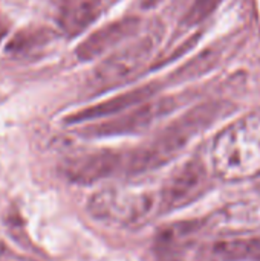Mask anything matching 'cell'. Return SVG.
Instances as JSON below:
<instances>
[{"label": "cell", "instance_id": "7c38bea8", "mask_svg": "<svg viewBox=\"0 0 260 261\" xmlns=\"http://www.w3.org/2000/svg\"><path fill=\"white\" fill-rule=\"evenodd\" d=\"M221 54H222L221 47H208V49L202 50L195 58H192L187 64H184L178 70H175L172 75V81L184 83V81H190V80H195V78L204 75L205 72L211 70L219 63Z\"/></svg>", "mask_w": 260, "mask_h": 261}, {"label": "cell", "instance_id": "8992f818", "mask_svg": "<svg viewBox=\"0 0 260 261\" xmlns=\"http://www.w3.org/2000/svg\"><path fill=\"white\" fill-rule=\"evenodd\" d=\"M208 187V173L199 159L179 167L159 191V213L184 208L199 199Z\"/></svg>", "mask_w": 260, "mask_h": 261}, {"label": "cell", "instance_id": "2e32d148", "mask_svg": "<svg viewBox=\"0 0 260 261\" xmlns=\"http://www.w3.org/2000/svg\"><path fill=\"white\" fill-rule=\"evenodd\" d=\"M161 0H144V6L146 8H152V6H155V5H158Z\"/></svg>", "mask_w": 260, "mask_h": 261}, {"label": "cell", "instance_id": "30bf717a", "mask_svg": "<svg viewBox=\"0 0 260 261\" xmlns=\"http://www.w3.org/2000/svg\"><path fill=\"white\" fill-rule=\"evenodd\" d=\"M103 0H61L58 5V24L67 37L86 31L103 11Z\"/></svg>", "mask_w": 260, "mask_h": 261}, {"label": "cell", "instance_id": "9a60e30c", "mask_svg": "<svg viewBox=\"0 0 260 261\" xmlns=\"http://www.w3.org/2000/svg\"><path fill=\"white\" fill-rule=\"evenodd\" d=\"M198 41H199V34L192 35L190 38L184 40L178 47H175L172 52H169V54H166V55H162V57L156 58V60H155V63H153V66H152L150 69H158V67H162V66H166V64L172 63L173 60H176V58H179L181 55H184L185 52H188V50H190V49H192Z\"/></svg>", "mask_w": 260, "mask_h": 261}, {"label": "cell", "instance_id": "3957f363", "mask_svg": "<svg viewBox=\"0 0 260 261\" xmlns=\"http://www.w3.org/2000/svg\"><path fill=\"white\" fill-rule=\"evenodd\" d=\"M156 208L159 211V197L116 188L101 190L87 202V211L93 219L124 228L146 223Z\"/></svg>", "mask_w": 260, "mask_h": 261}, {"label": "cell", "instance_id": "8fae6325", "mask_svg": "<svg viewBox=\"0 0 260 261\" xmlns=\"http://www.w3.org/2000/svg\"><path fill=\"white\" fill-rule=\"evenodd\" d=\"M204 261H260V236L218 240L204 248Z\"/></svg>", "mask_w": 260, "mask_h": 261}, {"label": "cell", "instance_id": "7a4b0ae2", "mask_svg": "<svg viewBox=\"0 0 260 261\" xmlns=\"http://www.w3.org/2000/svg\"><path fill=\"white\" fill-rule=\"evenodd\" d=\"M211 170L225 182H242L260 174V116L250 115L222 128L210 148Z\"/></svg>", "mask_w": 260, "mask_h": 261}, {"label": "cell", "instance_id": "6da1fadb", "mask_svg": "<svg viewBox=\"0 0 260 261\" xmlns=\"http://www.w3.org/2000/svg\"><path fill=\"white\" fill-rule=\"evenodd\" d=\"M231 104L221 101H208L193 107L164 127L149 144L126 154L124 168L130 174H141L166 165L195 136L231 113Z\"/></svg>", "mask_w": 260, "mask_h": 261}, {"label": "cell", "instance_id": "5bb4252c", "mask_svg": "<svg viewBox=\"0 0 260 261\" xmlns=\"http://www.w3.org/2000/svg\"><path fill=\"white\" fill-rule=\"evenodd\" d=\"M221 3L222 0H192L190 5L184 9L181 24L187 28L201 24L218 9Z\"/></svg>", "mask_w": 260, "mask_h": 261}, {"label": "cell", "instance_id": "ba28073f", "mask_svg": "<svg viewBox=\"0 0 260 261\" xmlns=\"http://www.w3.org/2000/svg\"><path fill=\"white\" fill-rule=\"evenodd\" d=\"M161 86L159 83H149L135 89H130L124 93H120L107 101H101L98 104H93L90 107L81 109L77 113L69 115L64 122L69 125L74 124H83V122H90V121H97V119H103V118H109V116H116L121 115L133 107H138L150 99H153V96L159 92Z\"/></svg>", "mask_w": 260, "mask_h": 261}, {"label": "cell", "instance_id": "52a82bcc", "mask_svg": "<svg viewBox=\"0 0 260 261\" xmlns=\"http://www.w3.org/2000/svg\"><path fill=\"white\" fill-rule=\"evenodd\" d=\"M124 165L126 154L112 150H103L69 159L63 165V174L70 182L92 185L115 174L118 170L124 168Z\"/></svg>", "mask_w": 260, "mask_h": 261}, {"label": "cell", "instance_id": "5b68a950", "mask_svg": "<svg viewBox=\"0 0 260 261\" xmlns=\"http://www.w3.org/2000/svg\"><path fill=\"white\" fill-rule=\"evenodd\" d=\"M178 107L175 96H166L159 99H150L138 107H133L121 115L113 116L101 124L89 125L81 133L87 138H107L139 133L150 127L156 119L167 116Z\"/></svg>", "mask_w": 260, "mask_h": 261}, {"label": "cell", "instance_id": "9c48e42d", "mask_svg": "<svg viewBox=\"0 0 260 261\" xmlns=\"http://www.w3.org/2000/svg\"><path fill=\"white\" fill-rule=\"evenodd\" d=\"M138 26H139V18L136 17H126V18L112 21L97 29L86 40H83L78 44L75 54L78 60L81 61L95 60L104 52H107L109 49H113L115 46H118L121 41H124L130 35H133Z\"/></svg>", "mask_w": 260, "mask_h": 261}, {"label": "cell", "instance_id": "277c9868", "mask_svg": "<svg viewBox=\"0 0 260 261\" xmlns=\"http://www.w3.org/2000/svg\"><path fill=\"white\" fill-rule=\"evenodd\" d=\"M155 43L152 35H144L107 57L92 70L89 87L95 93H103L135 80L149 63Z\"/></svg>", "mask_w": 260, "mask_h": 261}, {"label": "cell", "instance_id": "4fadbf2b", "mask_svg": "<svg viewBox=\"0 0 260 261\" xmlns=\"http://www.w3.org/2000/svg\"><path fill=\"white\" fill-rule=\"evenodd\" d=\"M54 38H55L54 31H51L48 28H28V29L17 32L12 37V40L6 46V50L15 52V54L31 52L37 47L46 46Z\"/></svg>", "mask_w": 260, "mask_h": 261}]
</instances>
